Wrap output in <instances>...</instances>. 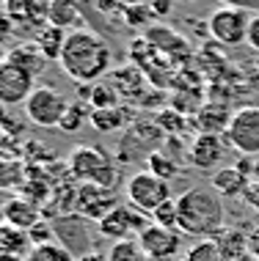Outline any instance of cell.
<instances>
[{
	"label": "cell",
	"instance_id": "6da1fadb",
	"mask_svg": "<svg viewBox=\"0 0 259 261\" xmlns=\"http://www.w3.org/2000/svg\"><path fill=\"white\" fill-rule=\"evenodd\" d=\"M58 63L64 74L72 77L78 86H94L110 74L113 53L100 33L88 31V28H78V31H69Z\"/></svg>",
	"mask_w": 259,
	"mask_h": 261
},
{
	"label": "cell",
	"instance_id": "7a4b0ae2",
	"mask_svg": "<svg viewBox=\"0 0 259 261\" xmlns=\"http://www.w3.org/2000/svg\"><path fill=\"white\" fill-rule=\"evenodd\" d=\"M179 212V231L185 237H199V239H215L223 231L226 209L223 198L213 187H193L177 198Z\"/></svg>",
	"mask_w": 259,
	"mask_h": 261
},
{
	"label": "cell",
	"instance_id": "3957f363",
	"mask_svg": "<svg viewBox=\"0 0 259 261\" xmlns=\"http://www.w3.org/2000/svg\"><path fill=\"white\" fill-rule=\"evenodd\" d=\"M66 165H69L72 179L80 181V185H97L105 190H113V185H116L119 171H116L113 160L105 151L94 149V146H78V149H72Z\"/></svg>",
	"mask_w": 259,
	"mask_h": 261
},
{
	"label": "cell",
	"instance_id": "277c9868",
	"mask_svg": "<svg viewBox=\"0 0 259 261\" xmlns=\"http://www.w3.org/2000/svg\"><path fill=\"white\" fill-rule=\"evenodd\" d=\"M124 195H127V201L135 209H141L152 217V212H155L160 203L171 201V185L163 179H157V176L149 173V171H138L127 179Z\"/></svg>",
	"mask_w": 259,
	"mask_h": 261
},
{
	"label": "cell",
	"instance_id": "5b68a950",
	"mask_svg": "<svg viewBox=\"0 0 259 261\" xmlns=\"http://www.w3.org/2000/svg\"><path fill=\"white\" fill-rule=\"evenodd\" d=\"M152 217L146 212L135 209L132 203H119V206L105 215L100 223H97V231L105 239H113V242H122V239H138L144 228H149Z\"/></svg>",
	"mask_w": 259,
	"mask_h": 261
},
{
	"label": "cell",
	"instance_id": "8992f818",
	"mask_svg": "<svg viewBox=\"0 0 259 261\" xmlns=\"http://www.w3.org/2000/svg\"><path fill=\"white\" fill-rule=\"evenodd\" d=\"M248 25H251V17L246 9H215L207 19V33L213 36L218 44H226V47H237L248 39Z\"/></svg>",
	"mask_w": 259,
	"mask_h": 261
},
{
	"label": "cell",
	"instance_id": "52a82bcc",
	"mask_svg": "<svg viewBox=\"0 0 259 261\" xmlns=\"http://www.w3.org/2000/svg\"><path fill=\"white\" fill-rule=\"evenodd\" d=\"M69 108L66 96L50 86H36L25 102V116L36 126H58Z\"/></svg>",
	"mask_w": 259,
	"mask_h": 261
},
{
	"label": "cell",
	"instance_id": "ba28073f",
	"mask_svg": "<svg viewBox=\"0 0 259 261\" xmlns=\"http://www.w3.org/2000/svg\"><path fill=\"white\" fill-rule=\"evenodd\" d=\"M55 242H61L75 258L94 253V234H91V220L83 215H64L53 223Z\"/></svg>",
	"mask_w": 259,
	"mask_h": 261
},
{
	"label": "cell",
	"instance_id": "9c48e42d",
	"mask_svg": "<svg viewBox=\"0 0 259 261\" xmlns=\"http://www.w3.org/2000/svg\"><path fill=\"white\" fill-rule=\"evenodd\" d=\"M226 143L246 157L259 154V108H240L234 113L226 129Z\"/></svg>",
	"mask_w": 259,
	"mask_h": 261
},
{
	"label": "cell",
	"instance_id": "30bf717a",
	"mask_svg": "<svg viewBox=\"0 0 259 261\" xmlns=\"http://www.w3.org/2000/svg\"><path fill=\"white\" fill-rule=\"evenodd\" d=\"M75 206H78V215L88 217L91 223H100L105 215H110L119 206V195L97 185H80L75 190Z\"/></svg>",
	"mask_w": 259,
	"mask_h": 261
},
{
	"label": "cell",
	"instance_id": "8fae6325",
	"mask_svg": "<svg viewBox=\"0 0 259 261\" xmlns=\"http://www.w3.org/2000/svg\"><path fill=\"white\" fill-rule=\"evenodd\" d=\"M182 231H174V228H160V225L152 223L149 228L141 231L138 242L141 248L146 250V256L152 261H171L177 253L182 250Z\"/></svg>",
	"mask_w": 259,
	"mask_h": 261
},
{
	"label": "cell",
	"instance_id": "7c38bea8",
	"mask_svg": "<svg viewBox=\"0 0 259 261\" xmlns=\"http://www.w3.org/2000/svg\"><path fill=\"white\" fill-rule=\"evenodd\" d=\"M33 77L25 74L22 69L11 66L9 61L0 63V105L11 108V105H25L28 96L33 94Z\"/></svg>",
	"mask_w": 259,
	"mask_h": 261
},
{
	"label": "cell",
	"instance_id": "4fadbf2b",
	"mask_svg": "<svg viewBox=\"0 0 259 261\" xmlns=\"http://www.w3.org/2000/svg\"><path fill=\"white\" fill-rule=\"evenodd\" d=\"M105 80H108L110 86L116 88V94L122 96V99H127V102H138V105H141V99L146 96V91H149V88H146L144 69H138L135 63L110 69V74L105 77Z\"/></svg>",
	"mask_w": 259,
	"mask_h": 261
},
{
	"label": "cell",
	"instance_id": "5bb4252c",
	"mask_svg": "<svg viewBox=\"0 0 259 261\" xmlns=\"http://www.w3.org/2000/svg\"><path fill=\"white\" fill-rule=\"evenodd\" d=\"M144 39L149 41L157 53L169 55L174 63H187V61H191V55H193L191 53V44H187L179 33H174V31H169V28H163V25L146 28V36Z\"/></svg>",
	"mask_w": 259,
	"mask_h": 261
},
{
	"label": "cell",
	"instance_id": "9a60e30c",
	"mask_svg": "<svg viewBox=\"0 0 259 261\" xmlns=\"http://www.w3.org/2000/svg\"><path fill=\"white\" fill-rule=\"evenodd\" d=\"M223 157H226V138L221 135H199L193 140L191 151H187L191 165L201 168V171L218 168V162H223Z\"/></svg>",
	"mask_w": 259,
	"mask_h": 261
},
{
	"label": "cell",
	"instance_id": "2e32d148",
	"mask_svg": "<svg viewBox=\"0 0 259 261\" xmlns=\"http://www.w3.org/2000/svg\"><path fill=\"white\" fill-rule=\"evenodd\" d=\"M3 217H6V225L17 231H31L36 223H41V212H39V203H33L31 198L25 195H17V198H9L3 203Z\"/></svg>",
	"mask_w": 259,
	"mask_h": 261
},
{
	"label": "cell",
	"instance_id": "e0dca14e",
	"mask_svg": "<svg viewBox=\"0 0 259 261\" xmlns=\"http://www.w3.org/2000/svg\"><path fill=\"white\" fill-rule=\"evenodd\" d=\"M47 0H3V14H9L14 22L33 25L39 31L47 25Z\"/></svg>",
	"mask_w": 259,
	"mask_h": 261
},
{
	"label": "cell",
	"instance_id": "ac0fdd59",
	"mask_svg": "<svg viewBox=\"0 0 259 261\" xmlns=\"http://www.w3.org/2000/svg\"><path fill=\"white\" fill-rule=\"evenodd\" d=\"M6 61H9L11 66L22 69L25 74H31L33 80H36V77L44 72V66H47V58L39 53L36 41H22V44L11 47L9 55H6Z\"/></svg>",
	"mask_w": 259,
	"mask_h": 261
},
{
	"label": "cell",
	"instance_id": "d6986e66",
	"mask_svg": "<svg viewBox=\"0 0 259 261\" xmlns=\"http://www.w3.org/2000/svg\"><path fill=\"white\" fill-rule=\"evenodd\" d=\"M232 116L234 113H229L223 105L209 102V105H204V108L196 113V129H199V135H221V132L229 129Z\"/></svg>",
	"mask_w": 259,
	"mask_h": 261
},
{
	"label": "cell",
	"instance_id": "ffe728a7",
	"mask_svg": "<svg viewBox=\"0 0 259 261\" xmlns=\"http://www.w3.org/2000/svg\"><path fill=\"white\" fill-rule=\"evenodd\" d=\"M83 17H80V6L78 0H53L50 9H47V25L53 28H64V31H69V28H86L80 25Z\"/></svg>",
	"mask_w": 259,
	"mask_h": 261
},
{
	"label": "cell",
	"instance_id": "44dd1931",
	"mask_svg": "<svg viewBox=\"0 0 259 261\" xmlns=\"http://www.w3.org/2000/svg\"><path fill=\"white\" fill-rule=\"evenodd\" d=\"M209 187H213L221 198H234V195L246 193L248 181H246V173H243L240 168H218V171L213 173V185Z\"/></svg>",
	"mask_w": 259,
	"mask_h": 261
},
{
	"label": "cell",
	"instance_id": "7402d4cb",
	"mask_svg": "<svg viewBox=\"0 0 259 261\" xmlns=\"http://www.w3.org/2000/svg\"><path fill=\"white\" fill-rule=\"evenodd\" d=\"M132 116L135 113L127 110V108H108V110H94L91 113V126H94L97 132H105V135H110V132H119L124 129L127 124H132Z\"/></svg>",
	"mask_w": 259,
	"mask_h": 261
},
{
	"label": "cell",
	"instance_id": "603a6c76",
	"mask_svg": "<svg viewBox=\"0 0 259 261\" xmlns=\"http://www.w3.org/2000/svg\"><path fill=\"white\" fill-rule=\"evenodd\" d=\"M66 36H69V31H64V28L44 25V28L36 33V39H33V41H36L39 53L44 55L47 61H61V53H64Z\"/></svg>",
	"mask_w": 259,
	"mask_h": 261
},
{
	"label": "cell",
	"instance_id": "cb8c5ba5",
	"mask_svg": "<svg viewBox=\"0 0 259 261\" xmlns=\"http://www.w3.org/2000/svg\"><path fill=\"white\" fill-rule=\"evenodd\" d=\"M31 250H33V245L25 231H17L11 225H0V253H9V256L22 261Z\"/></svg>",
	"mask_w": 259,
	"mask_h": 261
},
{
	"label": "cell",
	"instance_id": "d4e9b609",
	"mask_svg": "<svg viewBox=\"0 0 259 261\" xmlns=\"http://www.w3.org/2000/svg\"><path fill=\"white\" fill-rule=\"evenodd\" d=\"M91 113H94V108H91L88 102H69V108L64 113V118H61L58 129L72 135V132H78L86 121H91Z\"/></svg>",
	"mask_w": 259,
	"mask_h": 261
},
{
	"label": "cell",
	"instance_id": "484cf974",
	"mask_svg": "<svg viewBox=\"0 0 259 261\" xmlns=\"http://www.w3.org/2000/svg\"><path fill=\"white\" fill-rule=\"evenodd\" d=\"M185 261H229V256L223 253L218 239H199V242H193V248L185 253Z\"/></svg>",
	"mask_w": 259,
	"mask_h": 261
},
{
	"label": "cell",
	"instance_id": "4316f807",
	"mask_svg": "<svg viewBox=\"0 0 259 261\" xmlns=\"http://www.w3.org/2000/svg\"><path fill=\"white\" fill-rule=\"evenodd\" d=\"M108 261H152V258L146 256V250L141 248L138 239H122V242L110 245Z\"/></svg>",
	"mask_w": 259,
	"mask_h": 261
},
{
	"label": "cell",
	"instance_id": "83f0119b",
	"mask_svg": "<svg viewBox=\"0 0 259 261\" xmlns=\"http://www.w3.org/2000/svg\"><path fill=\"white\" fill-rule=\"evenodd\" d=\"M215 239H218L223 253L229 256V261H234L237 256L248 253V234H243V231H237V228H223L221 237H215Z\"/></svg>",
	"mask_w": 259,
	"mask_h": 261
},
{
	"label": "cell",
	"instance_id": "f1b7e54d",
	"mask_svg": "<svg viewBox=\"0 0 259 261\" xmlns=\"http://www.w3.org/2000/svg\"><path fill=\"white\" fill-rule=\"evenodd\" d=\"M119 102H122V96L116 94V88L110 86L108 80H100L91 86V99L88 105L94 110H108V108H119Z\"/></svg>",
	"mask_w": 259,
	"mask_h": 261
},
{
	"label": "cell",
	"instance_id": "f546056e",
	"mask_svg": "<svg viewBox=\"0 0 259 261\" xmlns=\"http://www.w3.org/2000/svg\"><path fill=\"white\" fill-rule=\"evenodd\" d=\"M22 261H78V258H75L61 242H50V245H39V248H33Z\"/></svg>",
	"mask_w": 259,
	"mask_h": 261
},
{
	"label": "cell",
	"instance_id": "4dcf8cb0",
	"mask_svg": "<svg viewBox=\"0 0 259 261\" xmlns=\"http://www.w3.org/2000/svg\"><path fill=\"white\" fill-rule=\"evenodd\" d=\"M146 162H149V168L146 171L149 173H155L157 179H163V181H171L174 176H179V168H177V162L169 160L163 151H155V154H149L146 157Z\"/></svg>",
	"mask_w": 259,
	"mask_h": 261
},
{
	"label": "cell",
	"instance_id": "1f68e13d",
	"mask_svg": "<svg viewBox=\"0 0 259 261\" xmlns=\"http://www.w3.org/2000/svg\"><path fill=\"white\" fill-rule=\"evenodd\" d=\"M155 124H157L163 132H171V138H177L179 132H185V126H187V118L182 116L179 110H174V108H163V110H157V118H155Z\"/></svg>",
	"mask_w": 259,
	"mask_h": 261
},
{
	"label": "cell",
	"instance_id": "d6a6232c",
	"mask_svg": "<svg viewBox=\"0 0 259 261\" xmlns=\"http://www.w3.org/2000/svg\"><path fill=\"white\" fill-rule=\"evenodd\" d=\"M152 223L160 225V228H174L179 231V212H177V198L160 203V206L152 212Z\"/></svg>",
	"mask_w": 259,
	"mask_h": 261
},
{
	"label": "cell",
	"instance_id": "836d02e7",
	"mask_svg": "<svg viewBox=\"0 0 259 261\" xmlns=\"http://www.w3.org/2000/svg\"><path fill=\"white\" fill-rule=\"evenodd\" d=\"M28 239H31V245L33 248H39V245H50V242H55V228L50 223H36L31 231H28Z\"/></svg>",
	"mask_w": 259,
	"mask_h": 261
},
{
	"label": "cell",
	"instance_id": "e575fe53",
	"mask_svg": "<svg viewBox=\"0 0 259 261\" xmlns=\"http://www.w3.org/2000/svg\"><path fill=\"white\" fill-rule=\"evenodd\" d=\"M152 17H155V14H152L149 6H127V9H124V22L132 25V28L146 25Z\"/></svg>",
	"mask_w": 259,
	"mask_h": 261
},
{
	"label": "cell",
	"instance_id": "d590c367",
	"mask_svg": "<svg viewBox=\"0 0 259 261\" xmlns=\"http://www.w3.org/2000/svg\"><path fill=\"white\" fill-rule=\"evenodd\" d=\"M149 9H152V14H155V17H169V14L174 11V0H152L149 3Z\"/></svg>",
	"mask_w": 259,
	"mask_h": 261
},
{
	"label": "cell",
	"instance_id": "8d00e7d4",
	"mask_svg": "<svg viewBox=\"0 0 259 261\" xmlns=\"http://www.w3.org/2000/svg\"><path fill=\"white\" fill-rule=\"evenodd\" d=\"M97 9L102 14H122L124 17V9H127V6L119 3V0H97Z\"/></svg>",
	"mask_w": 259,
	"mask_h": 261
},
{
	"label": "cell",
	"instance_id": "74e56055",
	"mask_svg": "<svg viewBox=\"0 0 259 261\" xmlns=\"http://www.w3.org/2000/svg\"><path fill=\"white\" fill-rule=\"evenodd\" d=\"M248 44H251V50H256L259 53V14L256 17H251V25H248Z\"/></svg>",
	"mask_w": 259,
	"mask_h": 261
},
{
	"label": "cell",
	"instance_id": "f35d334b",
	"mask_svg": "<svg viewBox=\"0 0 259 261\" xmlns=\"http://www.w3.org/2000/svg\"><path fill=\"white\" fill-rule=\"evenodd\" d=\"M11 33H14V19L9 17V14H0V44H3Z\"/></svg>",
	"mask_w": 259,
	"mask_h": 261
},
{
	"label": "cell",
	"instance_id": "ab89813d",
	"mask_svg": "<svg viewBox=\"0 0 259 261\" xmlns=\"http://www.w3.org/2000/svg\"><path fill=\"white\" fill-rule=\"evenodd\" d=\"M229 9H259V0H218Z\"/></svg>",
	"mask_w": 259,
	"mask_h": 261
},
{
	"label": "cell",
	"instance_id": "60d3db41",
	"mask_svg": "<svg viewBox=\"0 0 259 261\" xmlns=\"http://www.w3.org/2000/svg\"><path fill=\"white\" fill-rule=\"evenodd\" d=\"M78 261H108V256H105V253H86V256H80Z\"/></svg>",
	"mask_w": 259,
	"mask_h": 261
},
{
	"label": "cell",
	"instance_id": "b9f144b4",
	"mask_svg": "<svg viewBox=\"0 0 259 261\" xmlns=\"http://www.w3.org/2000/svg\"><path fill=\"white\" fill-rule=\"evenodd\" d=\"M234 261H259V256H254V253H243V256H237Z\"/></svg>",
	"mask_w": 259,
	"mask_h": 261
},
{
	"label": "cell",
	"instance_id": "7bdbcfd3",
	"mask_svg": "<svg viewBox=\"0 0 259 261\" xmlns=\"http://www.w3.org/2000/svg\"><path fill=\"white\" fill-rule=\"evenodd\" d=\"M119 3H124V6H141V0H119Z\"/></svg>",
	"mask_w": 259,
	"mask_h": 261
},
{
	"label": "cell",
	"instance_id": "ee69618b",
	"mask_svg": "<svg viewBox=\"0 0 259 261\" xmlns=\"http://www.w3.org/2000/svg\"><path fill=\"white\" fill-rule=\"evenodd\" d=\"M6 55H9V50H6V47H3V44H0V63H3V61H6Z\"/></svg>",
	"mask_w": 259,
	"mask_h": 261
},
{
	"label": "cell",
	"instance_id": "f6af8a7d",
	"mask_svg": "<svg viewBox=\"0 0 259 261\" xmlns=\"http://www.w3.org/2000/svg\"><path fill=\"white\" fill-rule=\"evenodd\" d=\"M0 225H6V217H3V203H0Z\"/></svg>",
	"mask_w": 259,
	"mask_h": 261
},
{
	"label": "cell",
	"instance_id": "bcb514c9",
	"mask_svg": "<svg viewBox=\"0 0 259 261\" xmlns=\"http://www.w3.org/2000/svg\"><path fill=\"white\" fill-rule=\"evenodd\" d=\"M256 66H259V58H256Z\"/></svg>",
	"mask_w": 259,
	"mask_h": 261
},
{
	"label": "cell",
	"instance_id": "7dc6e473",
	"mask_svg": "<svg viewBox=\"0 0 259 261\" xmlns=\"http://www.w3.org/2000/svg\"><path fill=\"white\" fill-rule=\"evenodd\" d=\"M47 3H53V0H47Z\"/></svg>",
	"mask_w": 259,
	"mask_h": 261
}]
</instances>
